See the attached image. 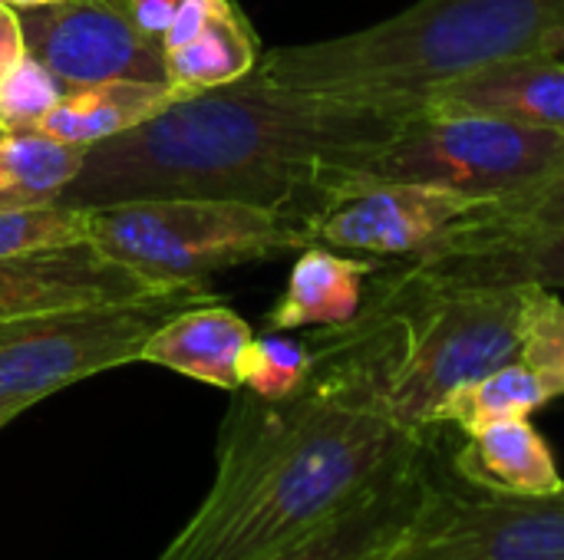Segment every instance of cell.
<instances>
[{
	"label": "cell",
	"mask_w": 564,
	"mask_h": 560,
	"mask_svg": "<svg viewBox=\"0 0 564 560\" xmlns=\"http://www.w3.org/2000/svg\"><path fill=\"white\" fill-rule=\"evenodd\" d=\"M311 380L288 399L238 389L202 505L159 560H264L367 498L400 472L433 429H403L390 380L406 320L364 304L340 330H321Z\"/></svg>",
	"instance_id": "cell-1"
},
{
	"label": "cell",
	"mask_w": 564,
	"mask_h": 560,
	"mask_svg": "<svg viewBox=\"0 0 564 560\" xmlns=\"http://www.w3.org/2000/svg\"><path fill=\"white\" fill-rule=\"evenodd\" d=\"M420 106L281 86L248 73L169 102L135 129L86 149L56 205L106 208L152 198L241 201L314 224L337 178Z\"/></svg>",
	"instance_id": "cell-2"
},
{
	"label": "cell",
	"mask_w": 564,
	"mask_h": 560,
	"mask_svg": "<svg viewBox=\"0 0 564 560\" xmlns=\"http://www.w3.org/2000/svg\"><path fill=\"white\" fill-rule=\"evenodd\" d=\"M562 53L564 0H416L344 36L274 46L254 73L324 96L423 109V96L459 73Z\"/></svg>",
	"instance_id": "cell-3"
},
{
	"label": "cell",
	"mask_w": 564,
	"mask_h": 560,
	"mask_svg": "<svg viewBox=\"0 0 564 560\" xmlns=\"http://www.w3.org/2000/svg\"><path fill=\"white\" fill-rule=\"evenodd\" d=\"M393 271L373 274L367 304L406 320L390 380V409L403 429H436L440 406L466 383L522 356L529 287H426Z\"/></svg>",
	"instance_id": "cell-4"
},
{
	"label": "cell",
	"mask_w": 564,
	"mask_h": 560,
	"mask_svg": "<svg viewBox=\"0 0 564 560\" xmlns=\"http://www.w3.org/2000/svg\"><path fill=\"white\" fill-rule=\"evenodd\" d=\"M89 241L162 290L304 251L314 244V231L307 221L241 201L152 198L93 208Z\"/></svg>",
	"instance_id": "cell-5"
},
{
	"label": "cell",
	"mask_w": 564,
	"mask_h": 560,
	"mask_svg": "<svg viewBox=\"0 0 564 560\" xmlns=\"http://www.w3.org/2000/svg\"><path fill=\"white\" fill-rule=\"evenodd\" d=\"M562 165L558 132L492 116L420 109L337 178L334 198L360 185L416 182L476 201H509L552 178Z\"/></svg>",
	"instance_id": "cell-6"
},
{
	"label": "cell",
	"mask_w": 564,
	"mask_h": 560,
	"mask_svg": "<svg viewBox=\"0 0 564 560\" xmlns=\"http://www.w3.org/2000/svg\"><path fill=\"white\" fill-rule=\"evenodd\" d=\"M205 284L165 287L132 300L43 310L0 323V426L40 399L96 373L139 363L145 340L192 304Z\"/></svg>",
	"instance_id": "cell-7"
},
{
	"label": "cell",
	"mask_w": 564,
	"mask_h": 560,
	"mask_svg": "<svg viewBox=\"0 0 564 560\" xmlns=\"http://www.w3.org/2000/svg\"><path fill=\"white\" fill-rule=\"evenodd\" d=\"M390 560H564V488L506 495L436 472Z\"/></svg>",
	"instance_id": "cell-8"
},
{
	"label": "cell",
	"mask_w": 564,
	"mask_h": 560,
	"mask_svg": "<svg viewBox=\"0 0 564 560\" xmlns=\"http://www.w3.org/2000/svg\"><path fill=\"white\" fill-rule=\"evenodd\" d=\"M489 201H476L446 188L416 182L360 185L334 198L311 224L314 244L380 257L423 261L440 254L463 224H469Z\"/></svg>",
	"instance_id": "cell-9"
},
{
	"label": "cell",
	"mask_w": 564,
	"mask_h": 560,
	"mask_svg": "<svg viewBox=\"0 0 564 560\" xmlns=\"http://www.w3.org/2000/svg\"><path fill=\"white\" fill-rule=\"evenodd\" d=\"M20 30L26 53L69 89L119 79L169 86L165 46L135 26L126 0H59L20 10Z\"/></svg>",
	"instance_id": "cell-10"
},
{
	"label": "cell",
	"mask_w": 564,
	"mask_h": 560,
	"mask_svg": "<svg viewBox=\"0 0 564 560\" xmlns=\"http://www.w3.org/2000/svg\"><path fill=\"white\" fill-rule=\"evenodd\" d=\"M426 287H564V228H492L469 221L433 257L400 261Z\"/></svg>",
	"instance_id": "cell-11"
},
{
	"label": "cell",
	"mask_w": 564,
	"mask_h": 560,
	"mask_svg": "<svg viewBox=\"0 0 564 560\" xmlns=\"http://www.w3.org/2000/svg\"><path fill=\"white\" fill-rule=\"evenodd\" d=\"M155 290L159 287L106 257L93 241L0 257V323L43 310L132 300Z\"/></svg>",
	"instance_id": "cell-12"
},
{
	"label": "cell",
	"mask_w": 564,
	"mask_h": 560,
	"mask_svg": "<svg viewBox=\"0 0 564 560\" xmlns=\"http://www.w3.org/2000/svg\"><path fill=\"white\" fill-rule=\"evenodd\" d=\"M436 465L433 442H426L400 472L340 518L264 560H390L433 488Z\"/></svg>",
	"instance_id": "cell-13"
},
{
	"label": "cell",
	"mask_w": 564,
	"mask_h": 560,
	"mask_svg": "<svg viewBox=\"0 0 564 560\" xmlns=\"http://www.w3.org/2000/svg\"><path fill=\"white\" fill-rule=\"evenodd\" d=\"M423 109L492 116L564 135V59L512 56L459 73L423 96Z\"/></svg>",
	"instance_id": "cell-14"
},
{
	"label": "cell",
	"mask_w": 564,
	"mask_h": 560,
	"mask_svg": "<svg viewBox=\"0 0 564 560\" xmlns=\"http://www.w3.org/2000/svg\"><path fill=\"white\" fill-rule=\"evenodd\" d=\"M380 267V257L344 254L324 244L297 251L284 294L264 317V327L274 333H291L307 327L340 330L354 323L367 304V281H373Z\"/></svg>",
	"instance_id": "cell-15"
},
{
	"label": "cell",
	"mask_w": 564,
	"mask_h": 560,
	"mask_svg": "<svg viewBox=\"0 0 564 560\" xmlns=\"http://www.w3.org/2000/svg\"><path fill=\"white\" fill-rule=\"evenodd\" d=\"M254 333L248 320L228 304L202 300L165 320L142 347L139 363H155L188 380L218 386L225 393L241 389V360Z\"/></svg>",
	"instance_id": "cell-16"
},
{
	"label": "cell",
	"mask_w": 564,
	"mask_h": 560,
	"mask_svg": "<svg viewBox=\"0 0 564 560\" xmlns=\"http://www.w3.org/2000/svg\"><path fill=\"white\" fill-rule=\"evenodd\" d=\"M453 475L466 485L506 495H549L564 488L545 436L529 419H509L469 432L453 459Z\"/></svg>",
	"instance_id": "cell-17"
},
{
	"label": "cell",
	"mask_w": 564,
	"mask_h": 560,
	"mask_svg": "<svg viewBox=\"0 0 564 560\" xmlns=\"http://www.w3.org/2000/svg\"><path fill=\"white\" fill-rule=\"evenodd\" d=\"M178 96L169 86L155 83H93L66 89V96L50 109V116L36 125V132L73 142V145H96L112 135L135 129L139 122L162 112Z\"/></svg>",
	"instance_id": "cell-18"
},
{
	"label": "cell",
	"mask_w": 564,
	"mask_h": 560,
	"mask_svg": "<svg viewBox=\"0 0 564 560\" xmlns=\"http://www.w3.org/2000/svg\"><path fill=\"white\" fill-rule=\"evenodd\" d=\"M258 59H261V46L254 26L248 23L245 10L235 0H228L192 43L165 53L169 86L178 99L195 96L245 79L248 73H254Z\"/></svg>",
	"instance_id": "cell-19"
},
{
	"label": "cell",
	"mask_w": 564,
	"mask_h": 560,
	"mask_svg": "<svg viewBox=\"0 0 564 560\" xmlns=\"http://www.w3.org/2000/svg\"><path fill=\"white\" fill-rule=\"evenodd\" d=\"M86 145L36 129H0V211L56 205L79 175Z\"/></svg>",
	"instance_id": "cell-20"
},
{
	"label": "cell",
	"mask_w": 564,
	"mask_h": 560,
	"mask_svg": "<svg viewBox=\"0 0 564 560\" xmlns=\"http://www.w3.org/2000/svg\"><path fill=\"white\" fill-rule=\"evenodd\" d=\"M562 393L549 376H542L525 360H512L466 386H459L436 413L433 426H456L463 436L479 432L496 422L529 419Z\"/></svg>",
	"instance_id": "cell-21"
},
{
	"label": "cell",
	"mask_w": 564,
	"mask_h": 560,
	"mask_svg": "<svg viewBox=\"0 0 564 560\" xmlns=\"http://www.w3.org/2000/svg\"><path fill=\"white\" fill-rule=\"evenodd\" d=\"M317 353L311 340H294L288 333L268 330L254 337L241 360V389L258 399H288L314 373Z\"/></svg>",
	"instance_id": "cell-22"
},
{
	"label": "cell",
	"mask_w": 564,
	"mask_h": 560,
	"mask_svg": "<svg viewBox=\"0 0 564 560\" xmlns=\"http://www.w3.org/2000/svg\"><path fill=\"white\" fill-rule=\"evenodd\" d=\"M89 241V211L66 205H36L0 211V257L33 254Z\"/></svg>",
	"instance_id": "cell-23"
},
{
	"label": "cell",
	"mask_w": 564,
	"mask_h": 560,
	"mask_svg": "<svg viewBox=\"0 0 564 560\" xmlns=\"http://www.w3.org/2000/svg\"><path fill=\"white\" fill-rule=\"evenodd\" d=\"M66 89L59 76L26 53L0 83V129H36Z\"/></svg>",
	"instance_id": "cell-24"
},
{
	"label": "cell",
	"mask_w": 564,
	"mask_h": 560,
	"mask_svg": "<svg viewBox=\"0 0 564 560\" xmlns=\"http://www.w3.org/2000/svg\"><path fill=\"white\" fill-rule=\"evenodd\" d=\"M519 360L549 376L564 396V300H558L552 290L529 287L525 340Z\"/></svg>",
	"instance_id": "cell-25"
},
{
	"label": "cell",
	"mask_w": 564,
	"mask_h": 560,
	"mask_svg": "<svg viewBox=\"0 0 564 560\" xmlns=\"http://www.w3.org/2000/svg\"><path fill=\"white\" fill-rule=\"evenodd\" d=\"M473 221L492 228H564V165L519 198L489 201Z\"/></svg>",
	"instance_id": "cell-26"
},
{
	"label": "cell",
	"mask_w": 564,
	"mask_h": 560,
	"mask_svg": "<svg viewBox=\"0 0 564 560\" xmlns=\"http://www.w3.org/2000/svg\"><path fill=\"white\" fill-rule=\"evenodd\" d=\"M225 3H228V0H178V10H175V17H172V23H169L165 36H162L165 53H172V50L192 43V40L205 30V23H208Z\"/></svg>",
	"instance_id": "cell-27"
},
{
	"label": "cell",
	"mask_w": 564,
	"mask_h": 560,
	"mask_svg": "<svg viewBox=\"0 0 564 560\" xmlns=\"http://www.w3.org/2000/svg\"><path fill=\"white\" fill-rule=\"evenodd\" d=\"M129 3V13L135 20V26L145 33V36H155L162 40L175 10H178V0H126Z\"/></svg>",
	"instance_id": "cell-28"
},
{
	"label": "cell",
	"mask_w": 564,
	"mask_h": 560,
	"mask_svg": "<svg viewBox=\"0 0 564 560\" xmlns=\"http://www.w3.org/2000/svg\"><path fill=\"white\" fill-rule=\"evenodd\" d=\"M26 56L23 30H20V13L7 3H0V83L3 76Z\"/></svg>",
	"instance_id": "cell-29"
},
{
	"label": "cell",
	"mask_w": 564,
	"mask_h": 560,
	"mask_svg": "<svg viewBox=\"0 0 564 560\" xmlns=\"http://www.w3.org/2000/svg\"><path fill=\"white\" fill-rule=\"evenodd\" d=\"M0 3H7V7H13V10L20 13V10H36V7H50V3H59V0H0Z\"/></svg>",
	"instance_id": "cell-30"
}]
</instances>
